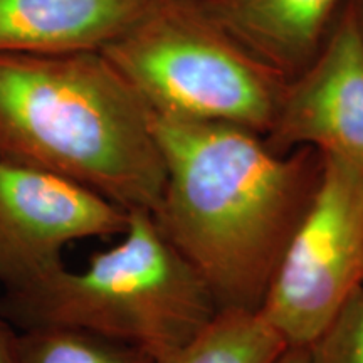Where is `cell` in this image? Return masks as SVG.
<instances>
[{
  "label": "cell",
  "mask_w": 363,
  "mask_h": 363,
  "mask_svg": "<svg viewBox=\"0 0 363 363\" xmlns=\"http://www.w3.org/2000/svg\"><path fill=\"white\" fill-rule=\"evenodd\" d=\"M165 163L158 227L219 310L259 311L321 179L313 148L274 152L242 126L152 115Z\"/></svg>",
  "instance_id": "6da1fadb"
},
{
  "label": "cell",
  "mask_w": 363,
  "mask_h": 363,
  "mask_svg": "<svg viewBox=\"0 0 363 363\" xmlns=\"http://www.w3.org/2000/svg\"><path fill=\"white\" fill-rule=\"evenodd\" d=\"M0 160L153 212L165 163L152 113L101 51L0 52Z\"/></svg>",
  "instance_id": "7a4b0ae2"
},
{
  "label": "cell",
  "mask_w": 363,
  "mask_h": 363,
  "mask_svg": "<svg viewBox=\"0 0 363 363\" xmlns=\"http://www.w3.org/2000/svg\"><path fill=\"white\" fill-rule=\"evenodd\" d=\"M116 246L81 271L65 264L6 289L0 316L21 330L72 326L140 345L160 358L189 342L219 311L197 271L147 211L128 212Z\"/></svg>",
  "instance_id": "3957f363"
},
{
  "label": "cell",
  "mask_w": 363,
  "mask_h": 363,
  "mask_svg": "<svg viewBox=\"0 0 363 363\" xmlns=\"http://www.w3.org/2000/svg\"><path fill=\"white\" fill-rule=\"evenodd\" d=\"M101 52L152 115L235 125L262 136L288 81L192 0H155Z\"/></svg>",
  "instance_id": "277c9868"
},
{
  "label": "cell",
  "mask_w": 363,
  "mask_h": 363,
  "mask_svg": "<svg viewBox=\"0 0 363 363\" xmlns=\"http://www.w3.org/2000/svg\"><path fill=\"white\" fill-rule=\"evenodd\" d=\"M321 160L315 197L259 310L288 347H310L363 284V169Z\"/></svg>",
  "instance_id": "5b68a950"
},
{
  "label": "cell",
  "mask_w": 363,
  "mask_h": 363,
  "mask_svg": "<svg viewBox=\"0 0 363 363\" xmlns=\"http://www.w3.org/2000/svg\"><path fill=\"white\" fill-rule=\"evenodd\" d=\"M128 211L51 172L0 160V283L16 289L62 266L67 244L113 238Z\"/></svg>",
  "instance_id": "8992f818"
},
{
  "label": "cell",
  "mask_w": 363,
  "mask_h": 363,
  "mask_svg": "<svg viewBox=\"0 0 363 363\" xmlns=\"http://www.w3.org/2000/svg\"><path fill=\"white\" fill-rule=\"evenodd\" d=\"M264 140L278 153L313 148L363 169V40L353 6L310 65L286 81Z\"/></svg>",
  "instance_id": "52a82bcc"
},
{
  "label": "cell",
  "mask_w": 363,
  "mask_h": 363,
  "mask_svg": "<svg viewBox=\"0 0 363 363\" xmlns=\"http://www.w3.org/2000/svg\"><path fill=\"white\" fill-rule=\"evenodd\" d=\"M155 0H0V52L103 51Z\"/></svg>",
  "instance_id": "ba28073f"
},
{
  "label": "cell",
  "mask_w": 363,
  "mask_h": 363,
  "mask_svg": "<svg viewBox=\"0 0 363 363\" xmlns=\"http://www.w3.org/2000/svg\"><path fill=\"white\" fill-rule=\"evenodd\" d=\"M342 0H201L203 12L252 56L291 79L328 38Z\"/></svg>",
  "instance_id": "9c48e42d"
},
{
  "label": "cell",
  "mask_w": 363,
  "mask_h": 363,
  "mask_svg": "<svg viewBox=\"0 0 363 363\" xmlns=\"http://www.w3.org/2000/svg\"><path fill=\"white\" fill-rule=\"evenodd\" d=\"M286 348L261 311L219 310L194 338L157 363H274Z\"/></svg>",
  "instance_id": "30bf717a"
},
{
  "label": "cell",
  "mask_w": 363,
  "mask_h": 363,
  "mask_svg": "<svg viewBox=\"0 0 363 363\" xmlns=\"http://www.w3.org/2000/svg\"><path fill=\"white\" fill-rule=\"evenodd\" d=\"M17 347L21 363H157L140 345L61 325L22 330Z\"/></svg>",
  "instance_id": "8fae6325"
},
{
  "label": "cell",
  "mask_w": 363,
  "mask_h": 363,
  "mask_svg": "<svg viewBox=\"0 0 363 363\" xmlns=\"http://www.w3.org/2000/svg\"><path fill=\"white\" fill-rule=\"evenodd\" d=\"M311 363H363V284L310 345Z\"/></svg>",
  "instance_id": "7c38bea8"
},
{
  "label": "cell",
  "mask_w": 363,
  "mask_h": 363,
  "mask_svg": "<svg viewBox=\"0 0 363 363\" xmlns=\"http://www.w3.org/2000/svg\"><path fill=\"white\" fill-rule=\"evenodd\" d=\"M17 335L11 323L0 316V363H21Z\"/></svg>",
  "instance_id": "4fadbf2b"
},
{
  "label": "cell",
  "mask_w": 363,
  "mask_h": 363,
  "mask_svg": "<svg viewBox=\"0 0 363 363\" xmlns=\"http://www.w3.org/2000/svg\"><path fill=\"white\" fill-rule=\"evenodd\" d=\"M274 363H311L310 347H288Z\"/></svg>",
  "instance_id": "5bb4252c"
},
{
  "label": "cell",
  "mask_w": 363,
  "mask_h": 363,
  "mask_svg": "<svg viewBox=\"0 0 363 363\" xmlns=\"http://www.w3.org/2000/svg\"><path fill=\"white\" fill-rule=\"evenodd\" d=\"M352 6H353V12H355V17H357L358 30H360V35L363 40V0H357V2L352 4Z\"/></svg>",
  "instance_id": "9a60e30c"
}]
</instances>
